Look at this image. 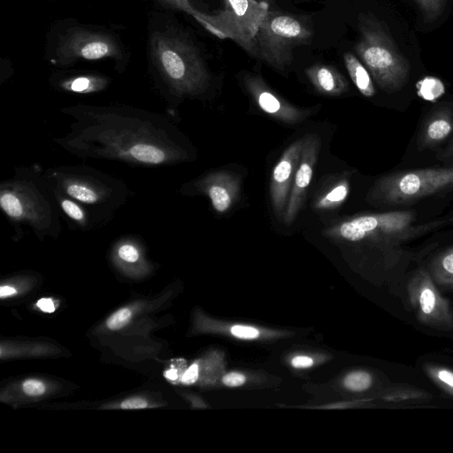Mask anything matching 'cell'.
I'll use <instances>...</instances> for the list:
<instances>
[{
  "instance_id": "1",
  "label": "cell",
  "mask_w": 453,
  "mask_h": 453,
  "mask_svg": "<svg viewBox=\"0 0 453 453\" xmlns=\"http://www.w3.org/2000/svg\"><path fill=\"white\" fill-rule=\"evenodd\" d=\"M150 60L163 80L179 95L203 93L210 80L205 63L194 43L173 27L154 29L149 35Z\"/></svg>"
},
{
  "instance_id": "2",
  "label": "cell",
  "mask_w": 453,
  "mask_h": 453,
  "mask_svg": "<svg viewBox=\"0 0 453 453\" xmlns=\"http://www.w3.org/2000/svg\"><path fill=\"white\" fill-rule=\"evenodd\" d=\"M125 57V49L114 34L73 20L61 21L53 27L46 47L50 63L61 67L80 60L121 61Z\"/></svg>"
},
{
  "instance_id": "3",
  "label": "cell",
  "mask_w": 453,
  "mask_h": 453,
  "mask_svg": "<svg viewBox=\"0 0 453 453\" xmlns=\"http://www.w3.org/2000/svg\"><path fill=\"white\" fill-rule=\"evenodd\" d=\"M360 37L355 51L379 87L386 92L403 88L409 75V65L380 23L371 14L359 17Z\"/></svg>"
},
{
  "instance_id": "4",
  "label": "cell",
  "mask_w": 453,
  "mask_h": 453,
  "mask_svg": "<svg viewBox=\"0 0 453 453\" xmlns=\"http://www.w3.org/2000/svg\"><path fill=\"white\" fill-rule=\"evenodd\" d=\"M453 190V165L399 171L378 179L367 194L374 205L407 204Z\"/></svg>"
},
{
  "instance_id": "5",
  "label": "cell",
  "mask_w": 453,
  "mask_h": 453,
  "mask_svg": "<svg viewBox=\"0 0 453 453\" xmlns=\"http://www.w3.org/2000/svg\"><path fill=\"white\" fill-rule=\"evenodd\" d=\"M311 37V28L300 18L269 11L254 37L253 57L282 71L292 63L293 50Z\"/></svg>"
},
{
  "instance_id": "6",
  "label": "cell",
  "mask_w": 453,
  "mask_h": 453,
  "mask_svg": "<svg viewBox=\"0 0 453 453\" xmlns=\"http://www.w3.org/2000/svg\"><path fill=\"white\" fill-rule=\"evenodd\" d=\"M416 215L411 211H393L358 215L326 230V234L349 242L368 240L403 239L424 234L445 221L414 226Z\"/></svg>"
},
{
  "instance_id": "7",
  "label": "cell",
  "mask_w": 453,
  "mask_h": 453,
  "mask_svg": "<svg viewBox=\"0 0 453 453\" xmlns=\"http://www.w3.org/2000/svg\"><path fill=\"white\" fill-rule=\"evenodd\" d=\"M225 8L214 15L196 11L193 16L221 39H231L253 56L254 37L269 12L265 2L225 0Z\"/></svg>"
},
{
  "instance_id": "8",
  "label": "cell",
  "mask_w": 453,
  "mask_h": 453,
  "mask_svg": "<svg viewBox=\"0 0 453 453\" xmlns=\"http://www.w3.org/2000/svg\"><path fill=\"white\" fill-rule=\"evenodd\" d=\"M304 142L305 136L295 141L288 146L274 165L272 173L270 182L271 203L275 215L280 219L284 218Z\"/></svg>"
},
{
  "instance_id": "9",
  "label": "cell",
  "mask_w": 453,
  "mask_h": 453,
  "mask_svg": "<svg viewBox=\"0 0 453 453\" xmlns=\"http://www.w3.org/2000/svg\"><path fill=\"white\" fill-rule=\"evenodd\" d=\"M321 146L319 136L316 134L305 135L302 157L294 178L293 186L286 206L283 221L290 226L302 209L311 184L318 155Z\"/></svg>"
},
{
  "instance_id": "10",
  "label": "cell",
  "mask_w": 453,
  "mask_h": 453,
  "mask_svg": "<svg viewBox=\"0 0 453 453\" xmlns=\"http://www.w3.org/2000/svg\"><path fill=\"white\" fill-rule=\"evenodd\" d=\"M243 82L258 107L284 123H299L310 114L309 111L297 108L280 97L259 75L248 74Z\"/></svg>"
},
{
  "instance_id": "11",
  "label": "cell",
  "mask_w": 453,
  "mask_h": 453,
  "mask_svg": "<svg viewBox=\"0 0 453 453\" xmlns=\"http://www.w3.org/2000/svg\"><path fill=\"white\" fill-rule=\"evenodd\" d=\"M240 183V178L234 173L218 171L203 177L198 187L208 196L214 210L223 213L236 201Z\"/></svg>"
},
{
  "instance_id": "12",
  "label": "cell",
  "mask_w": 453,
  "mask_h": 453,
  "mask_svg": "<svg viewBox=\"0 0 453 453\" xmlns=\"http://www.w3.org/2000/svg\"><path fill=\"white\" fill-rule=\"evenodd\" d=\"M453 131V105L443 104L431 111L425 119L418 137L419 151L434 149Z\"/></svg>"
},
{
  "instance_id": "13",
  "label": "cell",
  "mask_w": 453,
  "mask_h": 453,
  "mask_svg": "<svg viewBox=\"0 0 453 453\" xmlns=\"http://www.w3.org/2000/svg\"><path fill=\"white\" fill-rule=\"evenodd\" d=\"M305 73L315 89L322 95L338 96L349 89L345 77L331 65H312L305 70Z\"/></svg>"
},
{
  "instance_id": "14",
  "label": "cell",
  "mask_w": 453,
  "mask_h": 453,
  "mask_svg": "<svg viewBox=\"0 0 453 453\" xmlns=\"http://www.w3.org/2000/svg\"><path fill=\"white\" fill-rule=\"evenodd\" d=\"M61 180L64 192L73 199L87 204H96L103 202L105 197V189L100 188L94 180L83 174L65 173Z\"/></svg>"
},
{
  "instance_id": "15",
  "label": "cell",
  "mask_w": 453,
  "mask_h": 453,
  "mask_svg": "<svg viewBox=\"0 0 453 453\" xmlns=\"http://www.w3.org/2000/svg\"><path fill=\"white\" fill-rule=\"evenodd\" d=\"M343 59L349 75L359 92L366 97L374 96L372 80L364 65L350 52L345 53Z\"/></svg>"
},
{
  "instance_id": "16",
  "label": "cell",
  "mask_w": 453,
  "mask_h": 453,
  "mask_svg": "<svg viewBox=\"0 0 453 453\" xmlns=\"http://www.w3.org/2000/svg\"><path fill=\"white\" fill-rule=\"evenodd\" d=\"M107 82V78L100 74L84 73L63 79L59 81V86L72 92L88 93L103 89Z\"/></svg>"
},
{
  "instance_id": "17",
  "label": "cell",
  "mask_w": 453,
  "mask_h": 453,
  "mask_svg": "<svg viewBox=\"0 0 453 453\" xmlns=\"http://www.w3.org/2000/svg\"><path fill=\"white\" fill-rule=\"evenodd\" d=\"M349 182L347 179H342L334 184L323 196L316 201V208L319 210H329L335 208L342 203L349 193Z\"/></svg>"
},
{
  "instance_id": "18",
  "label": "cell",
  "mask_w": 453,
  "mask_h": 453,
  "mask_svg": "<svg viewBox=\"0 0 453 453\" xmlns=\"http://www.w3.org/2000/svg\"><path fill=\"white\" fill-rule=\"evenodd\" d=\"M418 94L426 100H435L445 91L444 85L441 80L435 77L427 76L417 83Z\"/></svg>"
},
{
  "instance_id": "19",
  "label": "cell",
  "mask_w": 453,
  "mask_h": 453,
  "mask_svg": "<svg viewBox=\"0 0 453 453\" xmlns=\"http://www.w3.org/2000/svg\"><path fill=\"white\" fill-rule=\"evenodd\" d=\"M372 382L371 376L365 372H354L344 379V386L352 391H364Z\"/></svg>"
},
{
  "instance_id": "20",
  "label": "cell",
  "mask_w": 453,
  "mask_h": 453,
  "mask_svg": "<svg viewBox=\"0 0 453 453\" xmlns=\"http://www.w3.org/2000/svg\"><path fill=\"white\" fill-rule=\"evenodd\" d=\"M132 313L129 309L122 308L108 319L107 326L111 330L120 329L129 322Z\"/></svg>"
},
{
  "instance_id": "21",
  "label": "cell",
  "mask_w": 453,
  "mask_h": 453,
  "mask_svg": "<svg viewBox=\"0 0 453 453\" xmlns=\"http://www.w3.org/2000/svg\"><path fill=\"white\" fill-rule=\"evenodd\" d=\"M60 205L65 213L77 222H83L85 219V213L83 210L73 200L63 198L60 201Z\"/></svg>"
},
{
  "instance_id": "22",
  "label": "cell",
  "mask_w": 453,
  "mask_h": 453,
  "mask_svg": "<svg viewBox=\"0 0 453 453\" xmlns=\"http://www.w3.org/2000/svg\"><path fill=\"white\" fill-rule=\"evenodd\" d=\"M420 306L424 313H431L435 306V296L430 288H425L420 294Z\"/></svg>"
},
{
  "instance_id": "23",
  "label": "cell",
  "mask_w": 453,
  "mask_h": 453,
  "mask_svg": "<svg viewBox=\"0 0 453 453\" xmlns=\"http://www.w3.org/2000/svg\"><path fill=\"white\" fill-rule=\"evenodd\" d=\"M231 333L241 339H256L259 336V332L256 328L241 325L232 326Z\"/></svg>"
},
{
  "instance_id": "24",
  "label": "cell",
  "mask_w": 453,
  "mask_h": 453,
  "mask_svg": "<svg viewBox=\"0 0 453 453\" xmlns=\"http://www.w3.org/2000/svg\"><path fill=\"white\" fill-rule=\"evenodd\" d=\"M23 390L29 395H40L44 393L45 386L36 380H28L23 383Z\"/></svg>"
},
{
  "instance_id": "25",
  "label": "cell",
  "mask_w": 453,
  "mask_h": 453,
  "mask_svg": "<svg viewBox=\"0 0 453 453\" xmlns=\"http://www.w3.org/2000/svg\"><path fill=\"white\" fill-rule=\"evenodd\" d=\"M119 256L121 259L133 263L138 259L139 253L133 245L124 244L119 249Z\"/></svg>"
},
{
  "instance_id": "26",
  "label": "cell",
  "mask_w": 453,
  "mask_h": 453,
  "mask_svg": "<svg viewBox=\"0 0 453 453\" xmlns=\"http://www.w3.org/2000/svg\"><path fill=\"white\" fill-rule=\"evenodd\" d=\"M165 4H167L171 7L185 11L191 15H193L196 11L189 4L188 0H157Z\"/></svg>"
},
{
  "instance_id": "27",
  "label": "cell",
  "mask_w": 453,
  "mask_h": 453,
  "mask_svg": "<svg viewBox=\"0 0 453 453\" xmlns=\"http://www.w3.org/2000/svg\"><path fill=\"white\" fill-rule=\"evenodd\" d=\"M245 376L238 372H230L226 374L222 381L228 387H238L245 382Z\"/></svg>"
},
{
  "instance_id": "28",
  "label": "cell",
  "mask_w": 453,
  "mask_h": 453,
  "mask_svg": "<svg viewBox=\"0 0 453 453\" xmlns=\"http://www.w3.org/2000/svg\"><path fill=\"white\" fill-rule=\"evenodd\" d=\"M198 378V365L193 364L182 375L181 382L187 385L193 384Z\"/></svg>"
},
{
  "instance_id": "29",
  "label": "cell",
  "mask_w": 453,
  "mask_h": 453,
  "mask_svg": "<svg viewBox=\"0 0 453 453\" xmlns=\"http://www.w3.org/2000/svg\"><path fill=\"white\" fill-rule=\"evenodd\" d=\"M120 406L122 409H143L147 407V402L142 398L134 397L122 402Z\"/></svg>"
},
{
  "instance_id": "30",
  "label": "cell",
  "mask_w": 453,
  "mask_h": 453,
  "mask_svg": "<svg viewBox=\"0 0 453 453\" xmlns=\"http://www.w3.org/2000/svg\"><path fill=\"white\" fill-rule=\"evenodd\" d=\"M291 364L296 368H308L313 365V361L309 357L297 356L292 359Z\"/></svg>"
},
{
  "instance_id": "31",
  "label": "cell",
  "mask_w": 453,
  "mask_h": 453,
  "mask_svg": "<svg viewBox=\"0 0 453 453\" xmlns=\"http://www.w3.org/2000/svg\"><path fill=\"white\" fill-rule=\"evenodd\" d=\"M441 265L445 272L453 275V250L447 252L442 257Z\"/></svg>"
},
{
  "instance_id": "32",
  "label": "cell",
  "mask_w": 453,
  "mask_h": 453,
  "mask_svg": "<svg viewBox=\"0 0 453 453\" xmlns=\"http://www.w3.org/2000/svg\"><path fill=\"white\" fill-rule=\"evenodd\" d=\"M36 305L44 312L50 313L55 311V304L50 298H41Z\"/></svg>"
},
{
  "instance_id": "33",
  "label": "cell",
  "mask_w": 453,
  "mask_h": 453,
  "mask_svg": "<svg viewBox=\"0 0 453 453\" xmlns=\"http://www.w3.org/2000/svg\"><path fill=\"white\" fill-rule=\"evenodd\" d=\"M453 157V136L448 146L437 155V158L440 160H449Z\"/></svg>"
},
{
  "instance_id": "34",
  "label": "cell",
  "mask_w": 453,
  "mask_h": 453,
  "mask_svg": "<svg viewBox=\"0 0 453 453\" xmlns=\"http://www.w3.org/2000/svg\"><path fill=\"white\" fill-rule=\"evenodd\" d=\"M437 376L443 383L453 388V372L447 370H441Z\"/></svg>"
},
{
  "instance_id": "35",
  "label": "cell",
  "mask_w": 453,
  "mask_h": 453,
  "mask_svg": "<svg viewBox=\"0 0 453 453\" xmlns=\"http://www.w3.org/2000/svg\"><path fill=\"white\" fill-rule=\"evenodd\" d=\"M16 293H17L16 289L10 286H3L0 288V297L1 298H5V297L14 295Z\"/></svg>"
},
{
  "instance_id": "36",
  "label": "cell",
  "mask_w": 453,
  "mask_h": 453,
  "mask_svg": "<svg viewBox=\"0 0 453 453\" xmlns=\"http://www.w3.org/2000/svg\"><path fill=\"white\" fill-rule=\"evenodd\" d=\"M418 3L426 7L429 10H432V6H438V1L437 0H417Z\"/></svg>"
},
{
  "instance_id": "37",
  "label": "cell",
  "mask_w": 453,
  "mask_h": 453,
  "mask_svg": "<svg viewBox=\"0 0 453 453\" xmlns=\"http://www.w3.org/2000/svg\"><path fill=\"white\" fill-rule=\"evenodd\" d=\"M165 377L171 380H176L178 378V373L175 369H170L165 372Z\"/></svg>"
},
{
  "instance_id": "38",
  "label": "cell",
  "mask_w": 453,
  "mask_h": 453,
  "mask_svg": "<svg viewBox=\"0 0 453 453\" xmlns=\"http://www.w3.org/2000/svg\"><path fill=\"white\" fill-rule=\"evenodd\" d=\"M450 165H453V162Z\"/></svg>"
}]
</instances>
